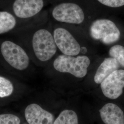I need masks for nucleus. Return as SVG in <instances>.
Masks as SVG:
<instances>
[{"label":"nucleus","mask_w":124,"mask_h":124,"mask_svg":"<svg viewBox=\"0 0 124 124\" xmlns=\"http://www.w3.org/2000/svg\"><path fill=\"white\" fill-rule=\"evenodd\" d=\"M91 60L86 56H72L60 55L53 62L54 69L59 72L69 73L78 78H82L87 74Z\"/></svg>","instance_id":"1"},{"label":"nucleus","mask_w":124,"mask_h":124,"mask_svg":"<svg viewBox=\"0 0 124 124\" xmlns=\"http://www.w3.org/2000/svg\"><path fill=\"white\" fill-rule=\"evenodd\" d=\"M53 18L60 22L79 24L84 21V12L74 2H64L56 5L52 11Z\"/></svg>","instance_id":"5"},{"label":"nucleus","mask_w":124,"mask_h":124,"mask_svg":"<svg viewBox=\"0 0 124 124\" xmlns=\"http://www.w3.org/2000/svg\"><path fill=\"white\" fill-rule=\"evenodd\" d=\"M13 84L11 81L0 76V98H5L10 96L13 93Z\"/></svg>","instance_id":"15"},{"label":"nucleus","mask_w":124,"mask_h":124,"mask_svg":"<svg viewBox=\"0 0 124 124\" xmlns=\"http://www.w3.org/2000/svg\"><path fill=\"white\" fill-rule=\"evenodd\" d=\"M120 66L117 61L114 58H105L98 67L94 77V80L97 84H100L112 72L119 69Z\"/></svg>","instance_id":"11"},{"label":"nucleus","mask_w":124,"mask_h":124,"mask_svg":"<svg viewBox=\"0 0 124 124\" xmlns=\"http://www.w3.org/2000/svg\"><path fill=\"white\" fill-rule=\"evenodd\" d=\"M100 4L112 8H117L124 6V0H97Z\"/></svg>","instance_id":"17"},{"label":"nucleus","mask_w":124,"mask_h":124,"mask_svg":"<svg viewBox=\"0 0 124 124\" xmlns=\"http://www.w3.org/2000/svg\"><path fill=\"white\" fill-rule=\"evenodd\" d=\"M0 52L6 61L13 68L23 70L30 64V58L20 46L10 40H5L0 46Z\"/></svg>","instance_id":"4"},{"label":"nucleus","mask_w":124,"mask_h":124,"mask_svg":"<svg viewBox=\"0 0 124 124\" xmlns=\"http://www.w3.org/2000/svg\"><path fill=\"white\" fill-rule=\"evenodd\" d=\"M103 95L115 100L122 95L124 89V70L118 69L112 72L100 84Z\"/></svg>","instance_id":"6"},{"label":"nucleus","mask_w":124,"mask_h":124,"mask_svg":"<svg viewBox=\"0 0 124 124\" xmlns=\"http://www.w3.org/2000/svg\"><path fill=\"white\" fill-rule=\"evenodd\" d=\"M110 57L114 58L118 62L120 66L124 68V47L120 45H115L112 46L109 51Z\"/></svg>","instance_id":"14"},{"label":"nucleus","mask_w":124,"mask_h":124,"mask_svg":"<svg viewBox=\"0 0 124 124\" xmlns=\"http://www.w3.org/2000/svg\"><path fill=\"white\" fill-rule=\"evenodd\" d=\"M44 6L43 0H15L13 9L16 16L24 19L36 15L41 11Z\"/></svg>","instance_id":"8"},{"label":"nucleus","mask_w":124,"mask_h":124,"mask_svg":"<svg viewBox=\"0 0 124 124\" xmlns=\"http://www.w3.org/2000/svg\"><path fill=\"white\" fill-rule=\"evenodd\" d=\"M20 120L17 116L10 114L0 115V124H20Z\"/></svg>","instance_id":"16"},{"label":"nucleus","mask_w":124,"mask_h":124,"mask_svg":"<svg viewBox=\"0 0 124 124\" xmlns=\"http://www.w3.org/2000/svg\"><path fill=\"white\" fill-rule=\"evenodd\" d=\"M32 44L36 57L41 62L50 60L57 51L58 47L53 35L45 29H40L35 32Z\"/></svg>","instance_id":"2"},{"label":"nucleus","mask_w":124,"mask_h":124,"mask_svg":"<svg viewBox=\"0 0 124 124\" xmlns=\"http://www.w3.org/2000/svg\"><path fill=\"white\" fill-rule=\"evenodd\" d=\"M16 23V18L13 14L6 11H0V35L13 30Z\"/></svg>","instance_id":"12"},{"label":"nucleus","mask_w":124,"mask_h":124,"mask_svg":"<svg viewBox=\"0 0 124 124\" xmlns=\"http://www.w3.org/2000/svg\"><path fill=\"white\" fill-rule=\"evenodd\" d=\"M90 34L93 39L110 45L120 39V32L115 23L108 19L101 18L94 21L90 27Z\"/></svg>","instance_id":"3"},{"label":"nucleus","mask_w":124,"mask_h":124,"mask_svg":"<svg viewBox=\"0 0 124 124\" xmlns=\"http://www.w3.org/2000/svg\"><path fill=\"white\" fill-rule=\"evenodd\" d=\"M24 114L29 124H53L55 120L53 114L36 103L27 107Z\"/></svg>","instance_id":"9"},{"label":"nucleus","mask_w":124,"mask_h":124,"mask_svg":"<svg viewBox=\"0 0 124 124\" xmlns=\"http://www.w3.org/2000/svg\"><path fill=\"white\" fill-rule=\"evenodd\" d=\"M53 124H79L78 116L75 111L65 109L60 113Z\"/></svg>","instance_id":"13"},{"label":"nucleus","mask_w":124,"mask_h":124,"mask_svg":"<svg viewBox=\"0 0 124 124\" xmlns=\"http://www.w3.org/2000/svg\"><path fill=\"white\" fill-rule=\"evenodd\" d=\"M56 44L62 54L76 56L80 53L81 47L75 38L66 29L59 27L53 32Z\"/></svg>","instance_id":"7"},{"label":"nucleus","mask_w":124,"mask_h":124,"mask_svg":"<svg viewBox=\"0 0 124 124\" xmlns=\"http://www.w3.org/2000/svg\"><path fill=\"white\" fill-rule=\"evenodd\" d=\"M102 121L104 124H124L123 108L115 102H108L99 110Z\"/></svg>","instance_id":"10"}]
</instances>
